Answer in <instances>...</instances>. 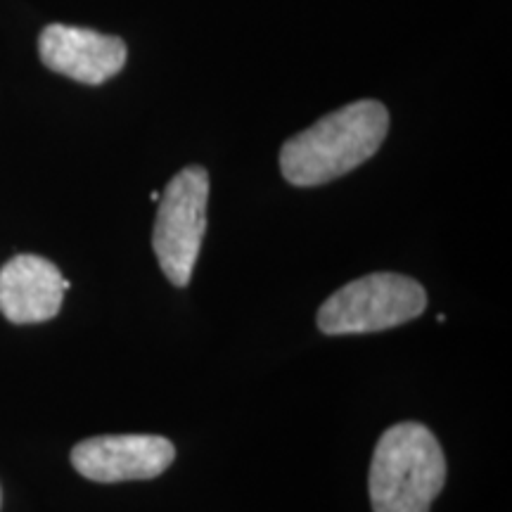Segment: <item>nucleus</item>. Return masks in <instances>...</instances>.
<instances>
[{"label": "nucleus", "instance_id": "1", "mask_svg": "<svg viewBox=\"0 0 512 512\" xmlns=\"http://www.w3.org/2000/svg\"><path fill=\"white\" fill-rule=\"evenodd\" d=\"M389 112L377 100H358L292 136L280 150V171L297 188H313L349 174L380 150Z\"/></svg>", "mask_w": 512, "mask_h": 512}, {"label": "nucleus", "instance_id": "5", "mask_svg": "<svg viewBox=\"0 0 512 512\" xmlns=\"http://www.w3.org/2000/svg\"><path fill=\"white\" fill-rule=\"evenodd\" d=\"M174 458V444L155 434H107L83 439L72 451L74 470L100 484L155 479Z\"/></svg>", "mask_w": 512, "mask_h": 512}, {"label": "nucleus", "instance_id": "4", "mask_svg": "<svg viewBox=\"0 0 512 512\" xmlns=\"http://www.w3.org/2000/svg\"><path fill=\"white\" fill-rule=\"evenodd\" d=\"M209 174L202 166L178 171L159 195V209L152 233L157 261L171 285L185 287L200 256L207 230Z\"/></svg>", "mask_w": 512, "mask_h": 512}, {"label": "nucleus", "instance_id": "7", "mask_svg": "<svg viewBox=\"0 0 512 512\" xmlns=\"http://www.w3.org/2000/svg\"><path fill=\"white\" fill-rule=\"evenodd\" d=\"M69 285L53 261L17 254L0 268V313L15 325L46 323L60 313Z\"/></svg>", "mask_w": 512, "mask_h": 512}, {"label": "nucleus", "instance_id": "3", "mask_svg": "<svg viewBox=\"0 0 512 512\" xmlns=\"http://www.w3.org/2000/svg\"><path fill=\"white\" fill-rule=\"evenodd\" d=\"M427 292L418 280L401 273H370L344 285L318 309L323 335H368L422 316Z\"/></svg>", "mask_w": 512, "mask_h": 512}, {"label": "nucleus", "instance_id": "2", "mask_svg": "<svg viewBox=\"0 0 512 512\" xmlns=\"http://www.w3.org/2000/svg\"><path fill=\"white\" fill-rule=\"evenodd\" d=\"M446 484V458L420 422H399L377 441L368 472L373 512H430Z\"/></svg>", "mask_w": 512, "mask_h": 512}, {"label": "nucleus", "instance_id": "6", "mask_svg": "<svg viewBox=\"0 0 512 512\" xmlns=\"http://www.w3.org/2000/svg\"><path fill=\"white\" fill-rule=\"evenodd\" d=\"M38 53L50 72L100 86L126 67V43L100 31L50 24L38 38Z\"/></svg>", "mask_w": 512, "mask_h": 512}]
</instances>
